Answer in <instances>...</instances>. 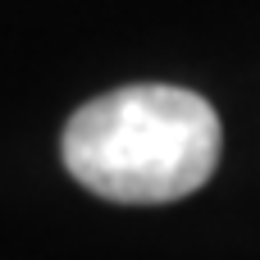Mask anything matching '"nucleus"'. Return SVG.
Returning <instances> with one entry per match:
<instances>
[{"instance_id": "nucleus-1", "label": "nucleus", "mask_w": 260, "mask_h": 260, "mask_svg": "<svg viewBox=\"0 0 260 260\" xmlns=\"http://www.w3.org/2000/svg\"><path fill=\"white\" fill-rule=\"evenodd\" d=\"M219 114L206 96L137 82L87 101L64 128V169L96 197L160 206L192 197L219 165Z\"/></svg>"}]
</instances>
